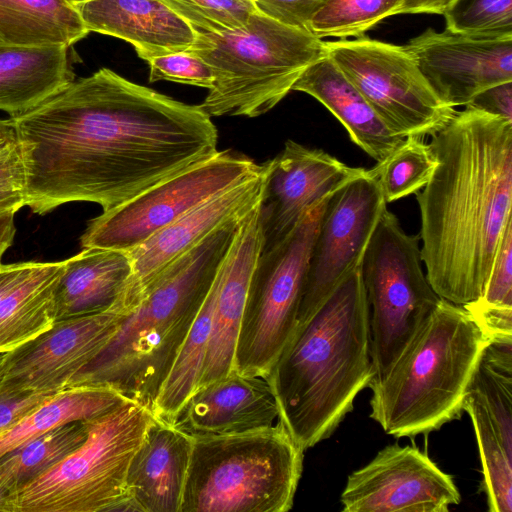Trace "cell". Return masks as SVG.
Masks as SVG:
<instances>
[{
    "mask_svg": "<svg viewBox=\"0 0 512 512\" xmlns=\"http://www.w3.org/2000/svg\"><path fill=\"white\" fill-rule=\"evenodd\" d=\"M10 118L26 206L38 215L70 202L110 210L218 151L217 128L199 105L108 68Z\"/></svg>",
    "mask_w": 512,
    "mask_h": 512,
    "instance_id": "cell-1",
    "label": "cell"
},
{
    "mask_svg": "<svg viewBox=\"0 0 512 512\" xmlns=\"http://www.w3.org/2000/svg\"><path fill=\"white\" fill-rule=\"evenodd\" d=\"M436 167L416 199L426 277L456 305L478 299L512 219V122L470 106L431 135Z\"/></svg>",
    "mask_w": 512,
    "mask_h": 512,
    "instance_id": "cell-2",
    "label": "cell"
},
{
    "mask_svg": "<svg viewBox=\"0 0 512 512\" xmlns=\"http://www.w3.org/2000/svg\"><path fill=\"white\" fill-rule=\"evenodd\" d=\"M360 266L296 327L265 377L277 402V421L304 451L331 436L372 380Z\"/></svg>",
    "mask_w": 512,
    "mask_h": 512,
    "instance_id": "cell-3",
    "label": "cell"
},
{
    "mask_svg": "<svg viewBox=\"0 0 512 512\" xmlns=\"http://www.w3.org/2000/svg\"><path fill=\"white\" fill-rule=\"evenodd\" d=\"M242 218L221 226L169 264L67 388L110 387L151 411Z\"/></svg>",
    "mask_w": 512,
    "mask_h": 512,
    "instance_id": "cell-4",
    "label": "cell"
},
{
    "mask_svg": "<svg viewBox=\"0 0 512 512\" xmlns=\"http://www.w3.org/2000/svg\"><path fill=\"white\" fill-rule=\"evenodd\" d=\"M488 342L462 306L441 298L387 376L369 385L370 417L396 438L428 434L460 418Z\"/></svg>",
    "mask_w": 512,
    "mask_h": 512,
    "instance_id": "cell-5",
    "label": "cell"
},
{
    "mask_svg": "<svg viewBox=\"0 0 512 512\" xmlns=\"http://www.w3.org/2000/svg\"><path fill=\"white\" fill-rule=\"evenodd\" d=\"M179 512H286L293 506L304 450L286 428L191 435Z\"/></svg>",
    "mask_w": 512,
    "mask_h": 512,
    "instance_id": "cell-6",
    "label": "cell"
},
{
    "mask_svg": "<svg viewBox=\"0 0 512 512\" xmlns=\"http://www.w3.org/2000/svg\"><path fill=\"white\" fill-rule=\"evenodd\" d=\"M189 51L206 61L214 84L199 106L209 116H261L291 90L305 69L326 56L325 42L260 11L242 27L197 33Z\"/></svg>",
    "mask_w": 512,
    "mask_h": 512,
    "instance_id": "cell-7",
    "label": "cell"
},
{
    "mask_svg": "<svg viewBox=\"0 0 512 512\" xmlns=\"http://www.w3.org/2000/svg\"><path fill=\"white\" fill-rule=\"evenodd\" d=\"M154 416L130 400L86 420L74 451L17 491V512L135 511L126 491L130 461Z\"/></svg>",
    "mask_w": 512,
    "mask_h": 512,
    "instance_id": "cell-8",
    "label": "cell"
},
{
    "mask_svg": "<svg viewBox=\"0 0 512 512\" xmlns=\"http://www.w3.org/2000/svg\"><path fill=\"white\" fill-rule=\"evenodd\" d=\"M419 240L386 209L365 250L360 268L369 313L370 384L387 376L441 300L422 270Z\"/></svg>",
    "mask_w": 512,
    "mask_h": 512,
    "instance_id": "cell-9",
    "label": "cell"
},
{
    "mask_svg": "<svg viewBox=\"0 0 512 512\" xmlns=\"http://www.w3.org/2000/svg\"><path fill=\"white\" fill-rule=\"evenodd\" d=\"M330 196L312 205L282 239L262 248L238 332L237 373L265 378L293 335L311 249Z\"/></svg>",
    "mask_w": 512,
    "mask_h": 512,
    "instance_id": "cell-10",
    "label": "cell"
},
{
    "mask_svg": "<svg viewBox=\"0 0 512 512\" xmlns=\"http://www.w3.org/2000/svg\"><path fill=\"white\" fill-rule=\"evenodd\" d=\"M249 157L217 151L88 222L80 243L129 252L220 192L260 171Z\"/></svg>",
    "mask_w": 512,
    "mask_h": 512,
    "instance_id": "cell-11",
    "label": "cell"
},
{
    "mask_svg": "<svg viewBox=\"0 0 512 512\" xmlns=\"http://www.w3.org/2000/svg\"><path fill=\"white\" fill-rule=\"evenodd\" d=\"M325 47L387 127L403 138L433 135L456 111L435 94L404 46L363 35L326 41Z\"/></svg>",
    "mask_w": 512,
    "mask_h": 512,
    "instance_id": "cell-12",
    "label": "cell"
},
{
    "mask_svg": "<svg viewBox=\"0 0 512 512\" xmlns=\"http://www.w3.org/2000/svg\"><path fill=\"white\" fill-rule=\"evenodd\" d=\"M386 209L387 203L370 169L331 194L311 249L298 325L305 322L335 287L361 265L371 236Z\"/></svg>",
    "mask_w": 512,
    "mask_h": 512,
    "instance_id": "cell-13",
    "label": "cell"
},
{
    "mask_svg": "<svg viewBox=\"0 0 512 512\" xmlns=\"http://www.w3.org/2000/svg\"><path fill=\"white\" fill-rule=\"evenodd\" d=\"M460 499L452 476L417 447L398 444L352 472L341 494L344 512H447Z\"/></svg>",
    "mask_w": 512,
    "mask_h": 512,
    "instance_id": "cell-14",
    "label": "cell"
},
{
    "mask_svg": "<svg viewBox=\"0 0 512 512\" xmlns=\"http://www.w3.org/2000/svg\"><path fill=\"white\" fill-rule=\"evenodd\" d=\"M126 313L106 311L55 320L36 337L4 353L0 384L58 393L111 340Z\"/></svg>",
    "mask_w": 512,
    "mask_h": 512,
    "instance_id": "cell-15",
    "label": "cell"
},
{
    "mask_svg": "<svg viewBox=\"0 0 512 512\" xmlns=\"http://www.w3.org/2000/svg\"><path fill=\"white\" fill-rule=\"evenodd\" d=\"M404 48L435 94L453 108L512 81V37L480 38L429 28Z\"/></svg>",
    "mask_w": 512,
    "mask_h": 512,
    "instance_id": "cell-16",
    "label": "cell"
},
{
    "mask_svg": "<svg viewBox=\"0 0 512 512\" xmlns=\"http://www.w3.org/2000/svg\"><path fill=\"white\" fill-rule=\"evenodd\" d=\"M267 171L265 162L255 175L196 206L129 251L132 274L115 307L128 313L169 264L221 226L256 207L264 196Z\"/></svg>",
    "mask_w": 512,
    "mask_h": 512,
    "instance_id": "cell-17",
    "label": "cell"
},
{
    "mask_svg": "<svg viewBox=\"0 0 512 512\" xmlns=\"http://www.w3.org/2000/svg\"><path fill=\"white\" fill-rule=\"evenodd\" d=\"M267 163L261 201L262 248L288 234L316 202L367 171L293 140H287L283 150Z\"/></svg>",
    "mask_w": 512,
    "mask_h": 512,
    "instance_id": "cell-18",
    "label": "cell"
},
{
    "mask_svg": "<svg viewBox=\"0 0 512 512\" xmlns=\"http://www.w3.org/2000/svg\"><path fill=\"white\" fill-rule=\"evenodd\" d=\"M263 246L261 202L240 221L221 268L208 350L199 386L234 370L249 283Z\"/></svg>",
    "mask_w": 512,
    "mask_h": 512,
    "instance_id": "cell-19",
    "label": "cell"
},
{
    "mask_svg": "<svg viewBox=\"0 0 512 512\" xmlns=\"http://www.w3.org/2000/svg\"><path fill=\"white\" fill-rule=\"evenodd\" d=\"M278 416L266 378L233 370L197 387L172 425L189 435L236 434L273 426Z\"/></svg>",
    "mask_w": 512,
    "mask_h": 512,
    "instance_id": "cell-20",
    "label": "cell"
},
{
    "mask_svg": "<svg viewBox=\"0 0 512 512\" xmlns=\"http://www.w3.org/2000/svg\"><path fill=\"white\" fill-rule=\"evenodd\" d=\"M74 7L88 32L130 43L145 61L189 50L196 40L193 27L161 0H89Z\"/></svg>",
    "mask_w": 512,
    "mask_h": 512,
    "instance_id": "cell-21",
    "label": "cell"
},
{
    "mask_svg": "<svg viewBox=\"0 0 512 512\" xmlns=\"http://www.w3.org/2000/svg\"><path fill=\"white\" fill-rule=\"evenodd\" d=\"M191 451V435L153 418L126 476L135 511L179 512Z\"/></svg>",
    "mask_w": 512,
    "mask_h": 512,
    "instance_id": "cell-22",
    "label": "cell"
},
{
    "mask_svg": "<svg viewBox=\"0 0 512 512\" xmlns=\"http://www.w3.org/2000/svg\"><path fill=\"white\" fill-rule=\"evenodd\" d=\"M292 90L307 93L323 104L346 128L351 140L377 162L404 140L387 127L327 55L308 66Z\"/></svg>",
    "mask_w": 512,
    "mask_h": 512,
    "instance_id": "cell-23",
    "label": "cell"
},
{
    "mask_svg": "<svg viewBox=\"0 0 512 512\" xmlns=\"http://www.w3.org/2000/svg\"><path fill=\"white\" fill-rule=\"evenodd\" d=\"M131 274L128 252L82 248L64 260V270L54 295L56 320L114 308Z\"/></svg>",
    "mask_w": 512,
    "mask_h": 512,
    "instance_id": "cell-24",
    "label": "cell"
},
{
    "mask_svg": "<svg viewBox=\"0 0 512 512\" xmlns=\"http://www.w3.org/2000/svg\"><path fill=\"white\" fill-rule=\"evenodd\" d=\"M74 80L68 47L0 45V111L21 115Z\"/></svg>",
    "mask_w": 512,
    "mask_h": 512,
    "instance_id": "cell-25",
    "label": "cell"
},
{
    "mask_svg": "<svg viewBox=\"0 0 512 512\" xmlns=\"http://www.w3.org/2000/svg\"><path fill=\"white\" fill-rule=\"evenodd\" d=\"M63 270L64 260L31 261L24 276L0 300V354L55 322L54 295Z\"/></svg>",
    "mask_w": 512,
    "mask_h": 512,
    "instance_id": "cell-26",
    "label": "cell"
},
{
    "mask_svg": "<svg viewBox=\"0 0 512 512\" xmlns=\"http://www.w3.org/2000/svg\"><path fill=\"white\" fill-rule=\"evenodd\" d=\"M88 33L66 0H0L1 46L69 48Z\"/></svg>",
    "mask_w": 512,
    "mask_h": 512,
    "instance_id": "cell-27",
    "label": "cell"
},
{
    "mask_svg": "<svg viewBox=\"0 0 512 512\" xmlns=\"http://www.w3.org/2000/svg\"><path fill=\"white\" fill-rule=\"evenodd\" d=\"M125 400L106 386H75L53 394L0 433V457L54 428L92 419Z\"/></svg>",
    "mask_w": 512,
    "mask_h": 512,
    "instance_id": "cell-28",
    "label": "cell"
},
{
    "mask_svg": "<svg viewBox=\"0 0 512 512\" xmlns=\"http://www.w3.org/2000/svg\"><path fill=\"white\" fill-rule=\"evenodd\" d=\"M221 268L153 404V416L164 422H174L181 407L199 385L208 350Z\"/></svg>",
    "mask_w": 512,
    "mask_h": 512,
    "instance_id": "cell-29",
    "label": "cell"
},
{
    "mask_svg": "<svg viewBox=\"0 0 512 512\" xmlns=\"http://www.w3.org/2000/svg\"><path fill=\"white\" fill-rule=\"evenodd\" d=\"M465 395L481 405L512 452V339L489 340Z\"/></svg>",
    "mask_w": 512,
    "mask_h": 512,
    "instance_id": "cell-30",
    "label": "cell"
},
{
    "mask_svg": "<svg viewBox=\"0 0 512 512\" xmlns=\"http://www.w3.org/2000/svg\"><path fill=\"white\" fill-rule=\"evenodd\" d=\"M86 420L61 425L0 457V483L17 491L42 475L83 443Z\"/></svg>",
    "mask_w": 512,
    "mask_h": 512,
    "instance_id": "cell-31",
    "label": "cell"
},
{
    "mask_svg": "<svg viewBox=\"0 0 512 512\" xmlns=\"http://www.w3.org/2000/svg\"><path fill=\"white\" fill-rule=\"evenodd\" d=\"M463 411L472 421L483 469L482 487L490 512L512 511V452L481 405L465 395Z\"/></svg>",
    "mask_w": 512,
    "mask_h": 512,
    "instance_id": "cell-32",
    "label": "cell"
},
{
    "mask_svg": "<svg viewBox=\"0 0 512 512\" xmlns=\"http://www.w3.org/2000/svg\"><path fill=\"white\" fill-rule=\"evenodd\" d=\"M436 158L423 138L408 136L371 170L386 203L421 190L431 178Z\"/></svg>",
    "mask_w": 512,
    "mask_h": 512,
    "instance_id": "cell-33",
    "label": "cell"
},
{
    "mask_svg": "<svg viewBox=\"0 0 512 512\" xmlns=\"http://www.w3.org/2000/svg\"><path fill=\"white\" fill-rule=\"evenodd\" d=\"M403 0H330L310 21L317 38L360 37L381 20L397 15Z\"/></svg>",
    "mask_w": 512,
    "mask_h": 512,
    "instance_id": "cell-34",
    "label": "cell"
},
{
    "mask_svg": "<svg viewBox=\"0 0 512 512\" xmlns=\"http://www.w3.org/2000/svg\"><path fill=\"white\" fill-rule=\"evenodd\" d=\"M446 30L480 38L512 37V0H455L442 14Z\"/></svg>",
    "mask_w": 512,
    "mask_h": 512,
    "instance_id": "cell-35",
    "label": "cell"
},
{
    "mask_svg": "<svg viewBox=\"0 0 512 512\" xmlns=\"http://www.w3.org/2000/svg\"><path fill=\"white\" fill-rule=\"evenodd\" d=\"M197 33H221L244 26L259 11L253 0H161Z\"/></svg>",
    "mask_w": 512,
    "mask_h": 512,
    "instance_id": "cell-36",
    "label": "cell"
},
{
    "mask_svg": "<svg viewBox=\"0 0 512 512\" xmlns=\"http://www.w3.org/2000/svg\"><path fill=\"white\" fill-rule=\"evenodd\" d=\"M150 67L149 81H171L207 88L214 84V72L197 54L185 50L154 57L147 61Z\"/></svg>",
    "mask_w": 512,
    "mask_h": 512,
    "instance_id": "cell-37",
    "label": "cell"
},
{
    "mask_svg": "<svg viewBox=\"0 0 512 512\" xmlns=\"http://www.w3.org/2000/svg\"><path fill=\"white\" fill-rule=\"evenodd\" d=\"M263 14L292 27L308 31L312 18L330 0H253Z\"/></svg>",
    "mask_w": 512,
    "mask_h": 512,
    "instance_id": "cell-38",
    "label": "cell"
},
{
    "mask_svg": "<svg viewBox=\"0 0 512 512\" xmlns=\"http://www.w3.org/2000/svg\"><path fill=\"white\" fill-rule=\"evenodd\" d=\"M51 395L53 394L12 389L0 384V433L10 428Z\"/></svg>",
    "mask_w": 512,
    "mask_h": 512,
    "instance_id": "cell-39",
    "label": "cell"
},
{
    "mask_svg": "<svg viewBox=\"0 0 512 512\" xmlns=\"http://www.w3.org/2000/svg\"><path fill=\"white\" fill-rule=\"evenodd\" d=\"M466 106L512 122V81L500 83L483 90Z\"/></svg>",
    "mask_w": 512,
    "mask_h": 512,
    "instance_id": "cell-40",
    "label": "cell"
},
{
    "mask_svg": "<svg viewBox=\"0 0 512 512\" xmlns=\"http://www.w3.org/2000/svg\"><path fill=\"white\" fill-rule=\"evenodd\" d=\"M25 168L17 140L0 150V191L25 195Z\"/></svg>",
    "mask_w": 512,
    "mask_h": 512,
    "instance_id": "cell-41",
    "label": "cell"
},
{
    "mask_svg": "<svg viewBox=\"0 0 512 512\" xmlns=\"http://www.w3.org/2000/svg\"><path fill=\"white\" fill-rule=\"evenodd\" d=\"M455 0H403L397 14H443Z\"/></svg>",
    "mask_w": 512,
    "mask_h": 512,
    "instance_id": "cell-42",
    "label": "cell"
},
{
    "mask_svg": "<svg viewBox=\"0 0 512 512\" xmlns=\"http://www.w3.org/2000/svg\"><path fill=\"white\" fill-rule=\"evenodd\" d=\"M31 261L12 264L0 262V300L24 276Z\"/></svg>",
    "mask_w": 512,
    "mask_h": 512,
    "instance_id": "cell-43",
    "label": "cell"
},
{
    "mask_svg": "<svg viewBox=\"0 0 512 512\" xmlns=\"http://www.w3.org/2000/svg\"><path fill=\"white\" fill-rule=\"evenodd\" d=\"M15 212L0 214V262L6 250L12 245L16 233Z\"/></svg>",
    "mask_w": 512,
    "mask_h": 512,
    "instance_id": "cell-44",
    "label": "cell"
},
{
    "mask_svg": "<svg viewBox=\"0 0 512 512\" xmlns=\"http://www.w3.org/2000/svg\"><path fill=\"white\" fill-rule=\"evenodd\" d=\"M23 206H26V199L23 193L0 191V214L6 212L17 213Z\"/></svg>",
    "mask_w": 512,
    "mask_h": 512,
    "instance_id": "cell-45",
    "label": "cell"
},
{
    "mask_svg": "<svg viewBox=\"0 0 512 512\" xmlns=\"http://www.w3.org/2000/svg\"><path fill=\"white\" fill-rule=\"evenodd\" d=\"M17 490L0 483V512H17Z\"/></svg>",
    "mask_w": 512,
    "mask_h": 512,
    "instance_id": "cell-46",
    "label": "cell"
},
{
    "mask_svg": "<svg viewBox=\"0 0 512 512\" xmlns=\"http://www.w3.org/2000/svg\"><path fill=\"white\" fill-rule=\"evenodd\" d=\"M16 140V131L12 119H0V150Z\"/></svg>",
    "mask_w": 512,
    "mask_h": 512,
    "instance_id": "cell-47",
    "label": "cell"
},
{
    "mask_svg": "<svg viewBox=\"0 0 512 512\" xmlns=\"http://www.w3.org/2000/svg\"><path fill=\"white\" fill-rule=\"evenodd\" d=\"M3 358H4V353L0 354V379L2 376V372H3Z\"/></svg>",
    "mask_w": 512,
    "mask_h": 512,
    "instance_id": "cell-48",
    "label": "cell"
},
{
    "mask_svg": "<svg viewBox=\"0 0 512 512\" xmlns=\"http://www.w3.org/2000/svg\"><path fill=\"white\" fill-rule=\"evenodd\" d=\"M66 1L69 2L72 5H76V4L83 3V2H86V1H89V0H66Z\"/></svg>",
    "mask_w": 512,
    "mask_h": 512,
    "instance_id": "cell-49",
    "label": "cell"
}]
</instances>
